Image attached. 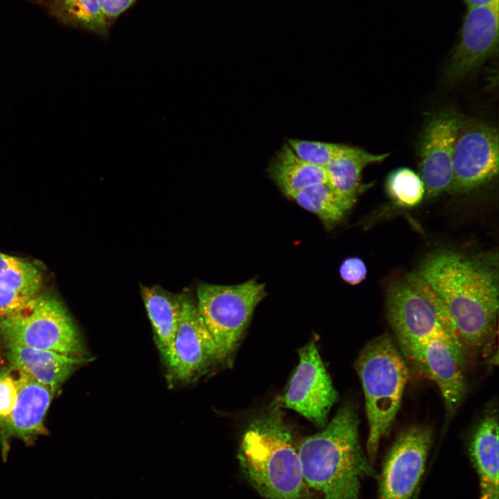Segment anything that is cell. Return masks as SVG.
<instances>
[{"label":"cell","mask_w":499,"mask_h":499,"mask_svg":"<svg viewBox=\"0 0 499 499\" xmlns=\"http://www.w3.org/2000/svg\"><path fill=\"white\" fill-rule=\"evenodd\" d=\"M417 272L443 301L463 347L482 346L498 312V274L493 265L443 250L428 257Z\"/></svg>","instance_id":"obj_1"},{"label":"cell","mask_w":499,"mask_h":499,"mask_svg":"<svg viewBox=\"0 0 499 499\" xmlns=\"http://www.w3.org/2000/svg\"><path fill=\"white\" fill-rule=\"evenodd\" d=\"M355 407L343 404L322 430L298 444L308 486L323 499H360L361 482L377 477L362 448Z\"/></svg>","instance_id":"obj_2"},{"label":"cell","mask_w":499,"mask_h":499,"mask_svg":"<svg viewBox=\"0 0 499 499\" xmlns=\"http://www.w3.org/2000/svg\"><path fill=\"white\" fill-rule=\"evenodd\" d=\"M238 455L245 478L264 499H313L294 432L279 407L250 424Z\"/></svg>","instance_id":"obj_3"},{"label":"cell","mask_w":499,"mask_h":499,"mask_svg":"<svg viewBox=\"0 0 499 499\" xmlns=\"http://www.w3.org/2000/svg\"><path fill=\"white\" fill-rule=\"evenodd\" d=\"M387 314L401 352L411 360L430 339L444 341L459 362H464V347L453 322L436 292L416 272L393 282L387 294Z\"/></svg>","instance_id":"obj_4"},{"label":"cell","mask_w":499,"mask_h":499,"mask_svg":"<svg viewBox=\"0 0 499 499\" xmlns=\"http://www.w3.org/2000/svg\"><path fill=\"white\" fill-rule=\"evenodd\" d=\"M355 367L364 392L369 424L367 455L373 464L380 441L400 408L409 372L398 346L386 335L365 346Z\"/></svg>","instance_id":"obj_5"},{"label":"cell","mask_w":499,"mask_h":499,"mask_svg":"<svg viewBox=\"0 0 499 499\" xmlns=\"http://www.w3.org/2000/svg\"><path fill=\"white\" fill-rule=\"evenodd\" d=\"M1 344L85 356L82 338L65 306L55 296L41 292L0 320Z\"/></svg>","instance_id":"obj_6"},{"label":"cell","mask_w":499,"mask_h":499,"mask_svg":"<svg viewBox=\"0 0 499 499\" xmlns=\"http://www.w3.org/2000/svg\"><path fill=\"white\" fill-rule=\"evenodd\" d=\"M265 295V284L256 279L236 285H198L196 304L216 343L220 361L234 351Z\"/></svg>","instance_id":"obj_7"},{"label":"cell","mask_w":499,"mask_h":499,"mask_svg":"<svg viewBox=\"0 0 499 499\" xmlns=\"http://www.w3.org/2000/svg\"><path fill=\"white\" fill-rule=\"evenodd\" d=\"M299 357L288 389L275 405L295 410L316 426L324 428L338 400V393L313 340L299 349Z\"/></svg>","instance_id":"obj_8"},{"label":"cell","mask_w":499,"mask_h":499,"mask_svg":"<svg viewBox=\"0 0 499 499\" xmlns=\"http://www.w3.org/2000/svg\"><path fill=\"white\" fill-rule=\"evenodd\" d=\"M432 441V430L426 426H410L399 435L377 475L378 499H412L424 473Z\"/></svg>","instance_id":"obj_9"},{"label":"cell","mask_w":499,"mask_h":499,"mask_svg":"<svg viewBox=\"0 0 499 499\" xmlns=\"http://www.w3.org/2000/svg\"><path fill=\"white\" fill-rule=\"evenodd\" d=\"M499 142L496 128L480 122H464L455 141L452 193L472 191L498 173Z\"/></svg>","instance_id":"obj_10"},{"label":"cell","mask_w":499,"mask_h":499,"mask_svg":"<svg viewBox=\"0 0 499 499\" xmlns=\"http://www.w3.org/2000/svg\"><path fill=\"white\" fill-rule=\"evenodd\" d=\"M464 122L456 112L441 111L430 118L423 130L418 149L419 175L428 197L451 191L454 148Z\"/></svg>","instance_id":"obj_11"},{"label":"cell","mask_w":499,"mask_h":499,"mask_svg":"<svg viewBox=\"0 0 499 499\" xmlns=\"http://www.w3.org/2000/svg\"><path fill=\"white\" fill-rule=\"evenodd\" d=\"M220 361L213 338L207 328L195 300L182 295L179 323L171 357L166 365L170 376L188 381Z\"/></svg>","instance_id":"obj_12"},{"label":"cell","mask_w":499,"mask_h":499,"mask_svg":"<svg viewBox=\"0 0 499 499\" xmlns=\"http://www.w3.org/2000/svg\"><path fill=\"white\" fill-rule=\"evenodd\" d=\"M498 7V3L467 7L446 71L449 80L463 78L497 52Z\"/></svg>","instance_id":"obj_13"},{"label":"cell","mask_w":499,"mask_h":499,"mask_svg":"<svg viewBox=\"0 0 499 499\" xmlns=\"http://www.w3.org/2000/svg\"><path fill=\"white\" fill-rule=\"evenodd\" d=\"M8 364L31 379L57 392L80 367L90 360L53 351L15 344H1Z\"/></svg>","instance_id":"obj_14"},{"label":"cell","mask_w":499,"mask_h":499,"mask_svg":"<svg viewBox=\"0 0 499 499\" xmlns=\"http://www.w3.org/2000/svg\"><path fill=\"white\" fill-rule=\"evenodd\" d=\"M411 360L438 386L448 414H453L466 394V386L462 365L443 340L424 342Z\"/></svg>","instance_id":"obj_15"},{"label":"cell","mask_w":499,"mask_h":499,"mask_svg":"<svg viewBox=\"0 0 499 499\" xmlns=\"http://www.w3.org/2000/svg\"><path fill=\"white\" fill-rule=\"evenodd\" d=\"M56 392L22 373L17 399L10 416L8 439L30 444L47 433L44 420Z\"/></svg>","instance_id":"obj_16"},{"label":"cell","mask_w":499,"mask_h":499,"mask_svg":"<svg viewBox=\"0 0 499 499\" xmlns=\"http://www.w3.org/2000/svg\"><path fill=\"white\" fill-rule=\"evenodd\" d=\"M468 454L479 480L480 499H498V419L484 417L473 428Z\"/></svg>","instance_id":"obj_17"},{"label":"cell","mask_w":499,"mask_h":499,"mask_svg":"<svg viewBox=\"0 0 499 499\" xmlns=\"http://www.w3.org/2000/svg\"><path fill=\"white\" fill-rule=\"evenodd\" d=\"M42 275L32 263L0 252V320L41 292Z\"/></svg>","instance_id":"obj_18"},{"label":"cell","mask_w":499,"mask_h":499,"mask_svg":"<svg viewBox=\"0 0 499 499\" xmlns=\"http://www.w3.org/2000/svg\"><path fill=\"white\" fill-rule=\"evenodd\" d=\"M141 293L156 344L166 365L172 355L179 323L182 294H174L157 286H143Z\"/></svg>","instance_id":"obj_19"},{"label":"cell","mask_w":499,"mask_h":499,"mask_svg":"<svg viewBox=\"0 0 499 499\" xmlns=\"http://www.w3.org/2000/svg\"><path fill=\"white\" fill-rule=\"evenodd\" d=\"M267 171L281 192L289 198L310 186L326 183L325 168L301 159L287 143L272 157Z\"/></svg>","instance_id":"obj_20"},{"label":"cell","mask_w":499,"mask_h":499,"mask_svg":"<svg viewBox=\"0 0 499 499\" xmlns=\"http://www.w3.org/2000/svg\"><path fill=\"white\" fill-rule=\"evenodd\" d=\"M388 155V153L372 154L349 146L324 168L326 183L337 193L355 202L363 189L361 184L363 169L371 164L383 161Z\"/></svg>","instance_id":"obj_21"},{"label":"cell","mask_w":499,"mask_h":499,"mask_svg":"<svg viewBox=\"0 0 499 499\" xmlns=\"http://www.w3.org/2000/svg\"><path fill=\"white\" fill-rule=\"evenodd\" d=\"M290 199L317 216L326 230L340 222L355 203L337 193L327 183L310 186Z\"/></svg>","instance_id":"obj_22"},{"label":"cell","mask_w":499,"mask_h":499,"mask_svg":"<svg viewBox=\"0 0 499 499\" xmlns=\"http://www.w3.org/2000/svg\"><path fill=\"white\" fill-rule=\"evenodd\" d=\"M51 10L62 21L85 29L103 37L108 35L109 24L98 0H59Z\"/></svg>","instance_id":"obj_23"},{"label":"cell","mask_w":499,"mask_h":499,"mask_svg":"<svg viewBox=\"0 0 499 499\" xmlns=\"http://www.w3.org/2000/svg\"><path fill=\"white\" fill-rule=\"evenodd\" d=\"M389 198L398 206L413 207L425 196V186L419 175L408 168H399L389 173L386 181Z\"/></svg>","instance_id":"obj_24"},{"label":"cell","mask_w":499,"mask_h":499,"mask_svg":"<svg viewBox=\"0 0 499 499\" xmlns=\"http://www.w3.org/2000/svg\"><path fill=\"white\" fill-rule=\"evenodd\" d=\"M21 378L22 373L10 365L0 367V444L3 460H6L10 448L8 422Z\"/></svg>","instance_id":"obj_25"},{"label":"cell","mask_w":499,"mask_h":499,"mask_svg":"<svg viewBox=\"0 0 499 499\" xmlns=\"http://www.w3.org/2000/svg\"><path fill=\"white\" fill-rule=\"evenodd\" d=\"M287 143L301 159L322 168H325L349 146L342 143L298 139H288Z\"/></svg>","instance_id":"obj_26"},{"label":"cell","mask_w":499,"mask_h":499,"mask_svg":"<svg viewBox=\"0 0 499 499\" xmlns=\"http://www.w3.org/2000/svg\"><path fill=\"white\" fill-rule=\"evenodd\" d=\"M339 273L342 279L350 285H357L366 277L367 269L364 261L358 257H349L341 263Z\"/></svg>","instance_id":"obj_27"},{"label":"cell","mask_w":499,"mask_h":499,"mask_svg":"<svg viewBox=\"0 0 499 499\" xmlns=\"http://www.w3.org/2000/svg\"><path fill=\"white\" fill-rule=\"evenodd\" d=\"M137 0H98L102 12L110 24Z\"/></svg>","instance_id":"obj_28"},{"label":"cell","mask_w":499,"mask_h":499,"mask_svg":"<svg viewBox=\"0 0 499 499\" xmlns=\"http://www.w3.org/2000/svg\"><path fill=\"white\" fill-rule=\"evenodd\" d=\"M467 7L484 6L498 3V0H462Z\"/></svg>","instance_id":"obj_29"},{"label":"cell","mask_w":499,"mask_h":499,"mask_svg":"<svg viewBox=\"0 0 499 499\" xmlns=\"http://www.w3.org/2000/svg\"><path fill=\"white\" fill-rule=\"evenodd\" d=\"M46 1L51 2V3H53L55 2V1H59V0H46Z\"/></svg>","instance_id":"obj_30"}]
</instances>
